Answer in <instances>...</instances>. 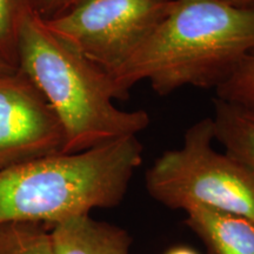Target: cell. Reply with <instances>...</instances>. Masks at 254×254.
<instances>
[{
    "label": "cell",
    "instance_id": "4fadbf2b",
    "mask_svg": "<svg viewBox=\"0 0 254 254\" xmlns=\"http://www.w3.org/2000/svg\"><path fill=\"white\" fill-rule=\"evenodd\" d=\"M80 0H33L36 13L43 20H51L63 14Z\"/></svg>",
    "mask_w": 254,
    "mask_h": 254
},
{
    "label": "cell",
    "instance_id": "7a4b0ae2",
    "mask_svg": "<svg viewBox=\"0 0 254 254\" xmlns=\"http://www.w3.org/2000/svg\"><path fill=\"white\" fill-rule=\"evenodd\" d=\"M144 146L136 135L75 153L33 159L0 170V224H56L125 198Z\"/></svg>",
    "mask_w": 254,
    "mask_h": 254
},
{
    "label": "cell",
    "instance_id": "2e32d148",
    "mask_svg": "<svg viewBox=\"0 0 254 254\" xmlns=\"http://www.w3.org/2000/svg\"><path fill=\"white\" fill-rule=\"evenodd\" d=\"M15 69L18 68L14 67V66H12L7 60H5L1 56H0V74H6V73L13 72Z\"/></svg>",
    "mask_w": 254,
    "mask_h": 254
},
{
    "label": "cell",
    "instance_id": "3957f363",
    "mask_svg": "<svg viewBox=\"0 0 254 254\" xmlns=\"http://www.w3.org/2000/svg\"><path fill=\"white\" fill-rule=\"evenodd\" d=\"M17 55L18 69L40 91L62 125L63 153L138 135L150 125L145 111L117 107L109 75L57 37L34 9L21 20Z\"/></svg>",
    "mask_w": 254,
    "mask_h": 254
},
{
    "label": "cell",
    "instance_id": "7c38bea8",
    "mask_svg": "<svg viewBox=\"0 0 254 254\" xmlns=\"http://www.w3.org/2000/svg\"><path fill=\"white\" fill-rule=\"evenodd\" d=\"M33 0H0V56L18 68V37L24 15Z\"/></svg>",
    "mask_w": 254,
    "mask_h": 254
},
{
    "label": "cell",
    "instance_id": "6da1fadb",
    "mask_svg": "<svg viewBox=\"0 0 254 254\" xmlns=\"http://www.w3.org/2000/svg\"><path fill=\"white\" fill-rule=\"evenodd\" d=\"M254 50V7L222 0H173L163 20L122 67L109 75L117 99L139 81L167 95L215 87Z\"/></svg>",
    "mask_w": 254,
    "mask_h": 254
},
{
    "label": "cell",
    "instance_id": "8992f818",
    "mask_svg": "<svg viewBox=\"0 0 254 254\" xmlns=\"http://www.w3.org/2000/svg\"><path fill=\"white\" fill-rule=\"evenodd\" d=\"M64 142L58 118L27 75L0 74V170L63 153Z\"/></svg>",
    "mask_w": 254,
    "mask_h": 254
},
{
    "label": "cell",
    "instance_id": "52a82bcc",
    "mask_svg": "<svg viewBox=\"0 0 254 254\" xmlns=\"http://www.w3.org/2000/svg\"><path fill=\"white\" fill-rule=\"evenodd\" d=\"M55 254H129L132 238L117 225L74 215L51 225Z\"/></svg>",
    "mask_w": 254,
    "mask_h": 254
},
{
    "label": "cell",
    "instance_id": "9a60e30c",
    "mask_svg": "<svg viewBox=\"0 0 254 254\" xmlns=\"http://www.w3.org/2000/svg\"><path fill=\"white\" fill-rule=\"evenodd\" d=\"M237 7H254V0H222Z\"/></svg>",
    "mask_w": 254,
    "mask_h": 254
},
{
    "label": "cell",
    "instance_id": "8fae6325",
    "mask_svg": "<svg viewBox=\"0 0 254 254\" xmlns=\"http://www.w3.org/2000/svg\"><path fill=\"white\" fill-rule=\"evenodd\" d=\"M218 99L254 113V50L217 86Z\"/></svg>",
    "mask_w": 254,
    "mask_h": 254
},
{
    "label": "cell",
    "instance_id": "5b68a950",
    "mask_svg": "<svg viewBox=\"0 0 254 254\" xmlns=\"http://www.w3.org/2000/svg\"><path fill=\"white\" fill-rule=\"evenodd\" d=\"M173 0H80L44 20L57 37L111 75L163 20Z\"/></svg>",
    "mask_w": 254,
    "mask_h": 254
},
{
    "label": "cell",
    "instance_id": "9c48e42d",
    "mask_svg": "<svg viewBox=\"0 0 254 254\" xmlns=\"http://www.w3.org/2000/svg\"><path fill=\"white\" fill-rule=\"evenodd\" d=\"M212 119L215 141L254 171V113L217 98Z\"/></svg>",
    "mask_w": 254,
    "mask_h": 254
},
{
    "label": "cell",
    "instance_id": "30bf717a",
    "mask_svg": "<svg viewBox=\"0 0 254 254\" xmlns=\"http://www.w3.org/2000/svg\"><path fill=\"white\" fill-rule=\"evenodd\" d=\"M0 254H55L51 225L28 221L0 224Z\"/></svg>",
    "mask_w": 254,
    "mask_h": 254
},
{
    "label": "cell",
    "instance_id": "277c9868",
    "mask_svg": "<svg viewBox=\"0 0 254 254\" xmlns=\"http://www.w3.org/2000/svg\"><path fill=\"white\" fill-rule=\"evenodd\" d=\"M214 124L204 118L187 129L182 147L164 152L146 172V189L172 209L206 207L254 221V171L214 148Z\"/></svg>",
    "mask_w": 254,
    "mask_h": 254
},
{
    "label": "cell",
    "instance_id": "ba28073f",
    "mask_svg": "<svg viewBox=\"0 0 254 254\" xmlns=\"http://www.w3.org/2000/svg\"><path fill=\"white\" fill-rule=\"evenodd\" d=\"M185 212V224L201 239L207 254H254V221L206 207Z\"/></svg>",
    "mask_w": 254,
    "mask_h": 254
},
{
    "label": "cell",
    "instance_id": "5bb4252c",
    "mask_svg": "<svg viewBox=\"0 0 254 254\" xmlns=\"http://www.w3.org/2000/svg\"><path fill=\"white\" fill-rule=\"evenodd\" d=\"M164 254H199L195 250L189 246H174L172 249L166 251Z\"/></svg>",
    "mask_w": 254,
    "mask_h": 254
}]
</instances>
